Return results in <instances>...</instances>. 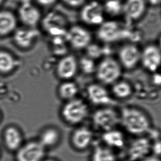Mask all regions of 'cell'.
Masks as SVG:
<instances>
[{"instance_id":"1","label":"cell","mask_w":161,"mask_h":161,"mask_svg":"<svg viewBox=\"0 0 161 161\" xmlns=\"http://www.w3.org/2000/svg\"><path fill=\"white\" fill-rule=\"evenodd\" d=\"M119 112V126L130 135H146L153 128L151 117L142 108L134 105H126L120 108Z\"/></svg>"},{"instance_id":"2","label":"cell","mask_w":161,"mask_h":161,"mask_svg":"<svg viewBox=\"0 0 161 161\" xmlns=\"http://www.w3.org/2000/svg\"><path fill=\"white\" fill-rule=\"evenodd\" d=\"M62 120L69 126L82 125L90 117L91 113L87 102L76 97L64 102L60 110Z\"/></svg>"},{"instance_id":"3","label":"cell","mask_w":161,"mask_h":161,"mask_svg":"<svg viewBox=\"0 0 161 161\" xmlns=\"http://www.w3.org/2000/svg\"><path fill=\"white\" fill-rule=\"evenodd\" d=\"M90 118L92 128L101 133L116 129L119 126V110L114 106L97 107Z\"/></svg>"},{"instance_id":"4","label":"cell","mask_w":161,"mask_h":161,"mask_svg":"<svg viewBox=\"0 0 161 161\" xmlns=\"http://www.w3.org/2000/svg\"><path fill=\"white\" fill-rule=\"evenodd\" d=\"M118 60L111 57L103 58L97 66L95 73L99 81L105 85H112L119 80L122 73Z\"/></svg>"},{"instance_id":"5","label":"cell","mask_w":161,"mask_h":161,"mask_svg":"<svg viewBox=\"0 0 161 161\" xmlns=\"http://www.w3.org/2000/svg\"><path fill=\"white\" fill-rule=\"evenodd\" d=\"M94 129L82 125L75 127L71 132L69 142L71 147L77 151H85L94 145Z\"/></svg>"},{"instance_id":"6","label":"cell","mask_w":161,"mask_h":161,"mask_svg":"<svg viewBox=\"0 0 161 161\" xmlns=\"http://www.w3.org/2000/svg\"><path fill=\"white\" fill-rule=\"evenodd\" d=\"M47 150L37 139L25 141L14 153L15 161H42L46 157Z\"/></svg>"},{"instance_id":"7","label":"cell","mask_w":161,"mask_h":161,"mask_svg":"<svg viewBox=\"0 0 161 161\" xmlns=\"http://www.w3.org/2000/svg\"><path fill=\"white\" fill-rule=\"evenodd\" d=\"M127 147L129 161H140L152 154V142L147 135L135 136Z\"/></svg>"},{"instance_id":"8","label":"cell","mask_w":161,"mask_h":161,"mask_svg":"<svg viewBox=\"0 0 161 161\" xmlns=\"http://www.w3.org/2000/svg\"><path fill=\"white\" fill-rule=\"evenodd\" d=\"M87 101L97 107L114 106L115 102L112 95L102 85L92 84L86 89Z\"/></svg>"},{"instance_id":"9","label":"cell","mask_w":161,"mask_h":161,"mask_svg":"<svg viewBox=\"0 0 161 161\" xmlns=\"http://www.w3.org/2000/svg\"><path fill=\"white\" fill-rule=\"evenodd\" d=\"M66 41L70 47L76 50L85 49L92 42V35L90 32L79 25L72 26L67 30Z\"/></svg>"},{"instance_id":"10","label":"cell","mask_w":161,"mask_h":161,"mask_svg":"<svg viewBox=\"0 0 161 161\" xmlns=\"http://www.w3.org/2000/svg\"><path fill=\"white\" fill-rule=\"evenodd\" d=\"M2 140L4 147L12 153L16 152L25 142L23 132L14 124L7 125L3 129Z\"/></svg>"},{"instance_id":"11","label":"cell","mask_w":161,"mask_h":161,"mask_svg":"<svg viewBox=\"0 0 161 161\" xmlns=\"http://www.w3.org/2000/svg\"><path fill=\"white\" fill-rule=\"evenodd\" d=\"M140 63L147 71L156 72L161 66V48L153 44L146 46L141 50Z\"/></svg>"},{"instance_id":"12","label":"cell","mask_w":161,"mask_h":161,"mask_svg":"<svg viewBox=\"0 0 161 161\" xmlns=\"http://www.w3.org/2000/svg\"><path fill=\"white\" fill-rule=\"evenodd\" d=\"M104 14L103 5L97 2L92 1L82 7L80 18L83 22L87 25L99 26L105 21Z\"/></svg>"},{"instance_id":"13","label":"cell","mask_w":161,"mask_h":161,"mask_svg":"<svg viewBox=\"0 0 161 161\" xmlns=\"http://www.w3.org/2000/svg\"><path fill=\"white\" fill-rule=\"evenodd\" d=\"M141 50L133 44L123 45L118 52V61L121 67L126 69L135 68L140 62Z\"/></svg>"},{"instance_id":"14","label":"cell","mask_w":161,"mask_h":161,"mask_svg":"<svg viewBox=\"0 0 161 161\" xmlns=\"http://www.w3.org/2000/svg\"><path fill=\"white\" fill-rule=\"evenodd\" d=\"M62 133L59 128L53 125H48L40 130L37 139L47 150L52 149L61 143Z\"/></svg>"},{"instance_id":"15","label":"cell","mask_w":161,"mask_h":161,"mask_svg":"<svg viewBox=\"0 0 161 161\" xmlns=\"http://www.w3.org/2000/svg\"><path fill=\"white\" fill-rule=\"evenodd\" d=\"M123 33L121 26L114 21H104L99 26L97 36L100 41L104 43H112L119 40Z\"/></svg>"},{"instance_id":"16","label":"cell","mask_w":161,"mask_h":161,"mask_svg":"<svg viewBox=\"0 0 161 161\" xmlns=\"http://www.w3.org/2000/svg\"><path fill=\"white\" fill-rule=\"evenodd\" d=\"M66 21L61 15L51 13L45 17L43 26L49 33L55 36H65L67 30L66 29Z\"/></svg>"},{"instance_id":"17","label":"cell","mask_w":161,"mask_h":161,"mask_svg":"<svg viewBox=\"0 0 161 161\" xmlns=\"http://www.w3.org/2000/svg\"><path fill=\"white\" fill-rule=\"evenodd\" d=\"M79 63L75 56L66 55L61 59L57 64L56 72L60 79L68 80L77 73Z\"/></svg>"},{"instance_id":"18","label":"cell","mask_w":161,"mask_h":161,"mask_svg":"<svg viewBox=\"0 0 161 161\" xmlns=\"http://www.w3.org/2000/svg\"><path fill=\"white\" fill-rule=\"evenodd\" d=\"M147 4L146 0H125L122 14L130 21H137L145 14Z\"/></svg>"},{"instance_id":"19","label":"cell","mask_w":161,"mask_h":161,"mask_svg":"<svg viewBox=\"0 0 161 161\" xmlns=\"http://www.w3.org/2000/svg\"><path fill=\"white\" fill-rule=\"evenodd\" d=\"M20 21L28 28H34L40 22L41 14L39 9L29 3H23L19 9Z\"/></svg>"},{"instance_id":"20","label":"cell","mask_w":161,"mask_h":161,"mask_svg":"<svg viewBox=\"0 0 161 161\" xmlns=\"http://www.w3.org/2000/svg\"><path fill=\"white\" fill-rule=\"evenodd\" d=\"M102 144L113 150L121 149L126 145V138L123 131L118 128L101 133Z\"/></svg>"},{"instance_id":"21","label":"cell","mask_w":161,"mask_h":161,"mask_svg":"<svg viewBox=\"0 0 161 161\" xmlns=\"http://www.w3.org/2000/svg\"><path fill=\"white\" fill-rule=\"evenodd\" d=\"M38 36V32L34 28L19 29L15 31L14 41L19 47L27 49L31 47Z\"/></svg>"},{"instance_id":"22","label":"cell","mask_w":161,"mask_h":161,"mask_svg":"<svg viewBox=\"0 0 161 161\" xmlns=\"http://www.w3.org/2000/svg\"><path fill=\"white\" fill-rule=\"evenodd\" d=\"M89 159L90 161H118L114 150L103 144L93 146Z\"/></svg>"},{"instance_id":"23","label":"cell","mask_w":161,"mask_h":161,"mask_svg":"<svg viewBox=\"0 0 161 161\" xmlns=\"http://www.w3.org/2000/svg\"><path fill=\"white\" fill-rule=\"evenodd\" d=\"M17 25L16 17L7 10L0 11V36H5L15 31Z\"/></svg>"},{"instance_id":"24","label":"cell","mask_w":161,"mask_h":161,"mask_svg":"<svg viewBox=\"0 0 161 161\" xmlns=\"http://www.w3.org/2000/svg\"><path fill=\"white\" fill-rule=\"evenodd\" d=\"M112 86L111 93L113 98L124 100L130 97L132 95V87L128 82L118 80Z\"/></svg>"},{"instance_id":"25","label":"cell","mask_w":161,"mask_h":161,"mask_svg":"<svg viewBox=\"0 0 161 161\" xmlns=\"http://www.w3.org/2000/svg\"><path fill=\"white\" fill-rule=\"evenodd\" d=\"M79 91L78 86L75 83L66 80L60 85L57 93L61 99L66 102L78 97Z\"/></svg>"},{"instance_id":"26","label":"cell","mask_w":161,"mask_h":161,"mask_svg":"<svg viewBox=\"0 0 161 161\" xmlns=\"http://www.w3.org/2000/svg\"><path fill=\"white\" fill-rule=\"evenodd\" d=\"M16 66V61L13 55L5 51H0V73L7 74Z\"/></svg>"},{"instance_id":"27","label":"cell","mask_w":161,"mask_h":161,"mask_svg":"<svg viewBox=\"0 0 161 161\" xmlns=\"http://www.w3.org/2000/svg\"><path fill=\"white\" fill-rule=\"evenodd\" d=\"M103 6L104 13L113 17L123 14V2L120 0H106Z\"/></svg>"},{"instance_id":"28","label":"cell","mask_w":161,"mask_h":161,"mask_svg":"<svg viewBox=\"0 0 161 161\" xmlns=\"http://www.w3.org/2000/svg\"><path fill=\"white\" fill-rule=\"evenodd\" d=\"M94 60L87 56L81 58L79 66L84 73L90 74L95 72L97 66L95 64Z\"/></svg>"},{"instance_id":"29","label":"cell","mask_w":161,"mask_h":161,"mask_svg":"<svg viewBox=\"0 0 161 161\" xmlns=\"http://www.w3.org/2000/svg\"><path fill=\"white\" fill-rule=\"evenodd\" d=\"M85 49L87 57L93 60L99 58L102 54L103 50L101 48L96 44L91 43Z\"/></svg>"},{"instance_id":"30","label":"cell","mask_w":161,"mask_h":161,"mask_svg":"<svg viewBox=\"0 0 161 161\" xmlns=\"http://www.w3.org/2000/svg\"><path fill=\"white\" fill-rule=\"evenodd\" d=\"M63 1L70 7H78L83 5L86 0H63Z\"/></svg>"},{"instance_id":"31","label":"cell","mask_w":161,"mask_h":161,"mask_svg":"<svg viewBox=\"0 0 161 161\" xmlns=\"http://www.w3.org/2000/svg\"><path fill=\"white\" fill-rule=\"evenodd\" d=\"M35 1L43 6H50L53 5L57 0H34Z\"/></svg>"},{"instance_id":"32","label":"cell","mask_w":161,"mask_h":161,"mask_svg":"<svg viewBox=\"0 0 161 161\" xmlns=\"http://www.w3.org/2000/svg\"><path fill=\"white\" fill-rule=\"evenodd\" d=\"M140 161H161V156L151 154Z\"/></svg>"},{"instance_id":"33","label":"cell","mask_w":161,"mask_h":161,"mask_svg":"<svg viewBox=\"0 0 161 161\" xmlns=\"http://www.w3.org/2000/svg\"><path fill=\"white\" fill-rule=\"evenodd\" d=\"M147 3L153 6H158L161 5V0H146Z\"/></svg>"},{"instance_id":"34","label":"cell","mask_w":161,"mask_h":161,"mask_svg":"<svg viewBox=\"0 0 161 161\" xmlns=\"http://www.w3.org/2000/svg\"><path fill=\"white\" fill-rule=\"evenodd\" d=\"M42 161H60L57 159L53 157H46Z\"/></svg>"},{"instance_id":"35","label":"cell","mask_w":161,"mask_h":161,"mask_svg":"<svg viewBox=\"0 0 161 161\" xmlns=\"http://www.w3.org/2000/svg\"><path fill=\"white\" fill-rule=\"evenodd\" d=\"M3 119V114L2 112L0 110V123L2 122Z\"/></svg>"},{"instance_id":"36","label":"cell","mask_w":161,"mask_h":161,"mask_svg":"<svg viewBox=\"0 0 161 161\" xmlns=\"http://www.w3.org/2000/svg\"><path fill=\"white\" fill-rule=\"evenodd\" d=\"M3 1H4V0H0V6L3 3Z\"/></svg>"},{"instance_id":"37","label":"cell","mask_w":161,"mask_h":161,"mask_svg":"<svg viewBox=\"0 0 161 161\" xmlns=\"http://www.w3.org/2000/svg\"><path fill=\"white\" fill-rule=\"evenodd\" d=\"M1 156H2V152H1V149H0V159H1Z\"/></svg>"},{"instance_id":"38","label":"cell","mask_w":161,"mask_h":161,"mask_svg":"<svg viewBox=\"0 0 161 161\" xmlns=\"http://www.w3.org/2000/svg\"><path fill=\"white\" fill-rule=\"evenodd\" d=\"M160 46H159V47H160L161 48V39H160Z\"/></svg>"}]
</instances>
